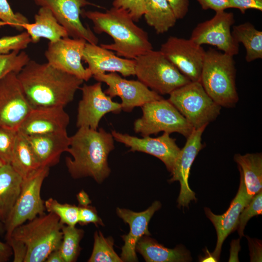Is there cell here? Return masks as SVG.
<instances>
[{
	"label": "cell",
	"instance_id": "6da1fadb",
	"mask_svg": "<svg viewBox=\"0 0 262 262\" xmlns=\"http://www.w3.org/2000/svg\"><path fill=\"white\" fill-rule=\"evenodd\" d=\"M22 90L34 107L62 106L73 101L84 81L48 63L30 60L17 74Z\"/></svg>",
	"mask_w": 262,
	"mask_h": 262
},
{
	"label": "cell",
	"instance_id": "7a4b0ae2",
	"mask_svg": "<svg viewBox=\"0 0 262 262\" xmlns=\"http://www.w3.org/2000/svg\"><path fill=\"white\" fill-rule=\"evenodd\" d=\"M111 133L102 128L94 130L80 127L70 137L66 164L70 176L74 179L90 177L100 183L110 174L108 158L115 149Z\"/></svg>",
	"mask_w": 262,
	"mask_h": 262
},
{
	"label": "cell",
	"instance_id": "3957f363",
	"mask_svg": "<svg viewBox=\"0 0 262 262\" xmlns=\"http://www.w3.org/2000/svg\"><path fill=\"white\" fill-rule=\"evenodd\" d=\"M82 13L92 22L95 33H106L113 39V43L100 46L115 51L119 57L135 59L153 49L147 33L135 24L127 10L113 6L105 12Z\"/></svg>",
	"mask_w": 262,
	"mask_h": 262
},
{
	"label": "cell",
	"instance_id": "277c9868",
	"mask_svg": "<svg viewBox=\"0 0 262 262\" xmlns=\"http://www.w3.org/2000/svg\"><path fill=\"white\" fill-rule=\"evenodd\" d=\"M233 56L210 48L206 51L200 82L221 107L233 108L238 101Z\"/></svg>",
	"mask_w": 262,
	"mask_h": 262
},
{
	"label": "cell",
	"instance_id": "5b68a950",
	"mask_svg": "<svg viewBox=\"0 0 262 262\" xmlns=\"http://www.w3.org/2000/svg\"><path fill=\"white\" fill-rule=\"evenodd\" d=\"M63 225L56 214L44 213L16 227L10 237L26 245L27 254L24 262H45L52 251L59 248Z\"/></svg>",
	"mask_w": 262,
	"mask_h": 262
},
{
	"label": "cell",
	"instance_id": "8992f818",
	"mask_svg": "<svg viewBox=\"0 0 262 262\" xmlns=\"http://www.w3.org/2000/svg\"><path fill=\"white\" fill-rule=\"evenodd\" d=\"M134 60L138 80L159 95L169 94L191 82L160 50H151Z\"/></svg>",
	"mask_w": 262,
	"mask_h": 262
},
{
	"label": "cell",
	"instance_id": "52a82bcc",
	"mask_svg": "<svg viewBox=\"0 0 262 262\" xmlns=\"http://www.w3.org/2000/svg\"><path fill=\"white\" fill-rule=\"evenodd\" d=\"M168 100L194 129L207 126L220 114L221 107L208 95L200 82H190L174 90Z\"/></svg>",
	"mask_w": 262,
	"mask_h": 262
},
{
	"label": "cell",
	"instance_id": "ba28073f",
	"mask_svg": "<svg viewBox=\"0 0 262 262\" xmlns=\"http://www.w3.org/2000/svg\"><path fill=\"white\" fill-rule=\"evenodd\" d=\"M141 108L142 116L134 121L133 130L143 137L163 131L169 134L177 132L187 138L194 130L168 99L152 101Z\"/></svg>",
	"mask_w": 262,
	"mask_h": 262
},
{
	"label": "cell",
	"instance_id": "9c48e42d",
	"mask_svg": "<svg viewBox=\"0 0 262 262\" xmlns=\"http://www.w3.org/2000/svg\"><path fill=\"white\" fill-rule=\"evenodd\" d=\"M49 170V167H41L23 179L20 194L8 218L4 223L6 239L16 227L45 213V201L42 199L40 193Z\"/></svg>",
	"mask_w": 262,
	"mask_h": 262
},
{
	"label": "cell",
	"instance_id": "30bf717a",
	"mask_svg": "<svg viewBox=\"0 0 262 262\" xmlns=\"http://www.w3.org/2000/svg\"><path fill=\"white\" fill-rule=\"evenodd\" d=\"M234 23L233 13L216 12L212 18L196 25L190 39L200 46H215L222 52L234 56L239 51V44L231 34V28Z\"/></svg>",
	"mask_w": 262,
	"mask_h": 262
},
{
	"label": "cell",
	"instance_id": "8fae6325",
	"mask_svg": "<svg viewBox=\"0 0 262 262\" xmlns=\"http://www.w3.org/2000/svg\"><path fill=\"white\" fill-rule=\"evenodd\" d=\"M165 57L191 82H200L206 51L189 39L170 36L161 46Z\"/></svg>",
	"mask_w": 262,
	"mask_h": 262
},
{
	"label": "cell",
	"instance_id": "7c38bea8",
	"mask_svg": "<svg viewBox=\"0 0 262 262\" xmlns=\"http://www.w3.org/2000/svg\"><path fill=\"white\" fill-rule=\"evenodd\" d=\"M86 41L69 36L54 42H49L45 56L49 64L53 67L88 81L92 75L82 63Z\"/></svg>",
	"mask_w": 262,
	"mask_h": 262
},
{
	"label": "cell",
	"instance_id": "4fadbf2b",
	"mask_svg": "<svg viewBox=\"0 0 262 262\" xmlns=\"http://www.w3.org/2000/svg\"><path fill=\"white\" fill-rule=\"evenodd\" d=\"M33 107L28 100L16 73L0 80V125L18 130Z\"/></svg>",
	"mask_w": 262,
	"mask_h": 262
},
{
	"label": "cell",
	"instance_id": "5bb4252c",
	"mask_svg": "<svg viewBox=\"0 0 262 262\" xmlns=\"http://www.w3.org/2000/svg\"><path fill=\"white\" fill-rule=\"evenodd\" d=\"M99 82L108 86L105 93L112 98L118 97L121 99L122 110L131 112L136 107L163 98L155 91L150 89L139 80H128L116 72L99 74L93 76Z\"/></svg>",
	"mask_w": 262,
	"mask_h": 262
},
{
	"label": "cell",
	"instance_id": "9a60e30c",
	"mask_svg": "<svg viewBox=\"0 0 262 262\" xmlns=\"http://www.w3.org/2000/svg\"><path fill=\"white\" fill-rule=\"evenodd\" d=\"M82 98L79 102L76 126L97 130L102 117L107 113L118 114L122 111L121 103L114 101L102 89L101 82L91 85L85 83L80 88Z\"/></svg>",
	"mask_w": 262,
	"mask_h": 262
},
{
	"label": "cell",
	"instance_id": "2e32d148",
	"mask_svg": "<svg viewBox=\"0 0 262 262\" xmlns=\"http://www.w3.org/2000/svg\"><path fill=\"white\" fill-rule=\"evenodd\" d=\"M41 7H47L52 12L58 22L66 30L68 36L81 38L87 42L98 44V39L89 27L82 23V8L95 4L86 0H33Z\"/></svg>",
	"mask_w": 262,
	"mask_h": 262
},
{
	"label": "cell",
	"instance_id": "e0dca14e",
	"mask_svg": "<svg viewBox=\"0 0 262 262\" xmlns=\"http://www.w3.org/2000/svg\"><path fill=\"white\" fill-rule=\"evenodd\" d=\"M111 134L115 141L130 147V151L142 152L155 156L163 162L169 172H172L180 149L176 139L171 137L169 133L164 132L157 137L147 136L142 138L115 131H112Z\"/></svg>",
	"mask_w": 262,
	"mask_h": 262
},
{
	"label": "cell",
	"instance_id": "ac0fdd59",
	"mask_svg": "<svg viewBox=\"0 0 262 262\" xmlns=\"http://www.w3.org/2000/svg\"><path fill=\"white\" fill-rule=\"evenodd\" d=\"M207 126L198 129H194L186 142L180 149L175 162L170 182L179 181L180 185L178 198V206L187 207L189 203L196 200L195 193L190 188L188 179L191 166L199 152L204 145L202 143V135Z\"/></svg>",
	"mask_w": 262,
	"mask_h": 262
},
{
	"label": "cell",
	"instance_id": "d6986e66",
	"mask_svg": "<svg viewBox=\"0 0 262 262\" xmlns=\"http://www.w3.org/2000/svg\"><path fill=\"white\" fill-rule=\"evenodd\" d=\"M161 207L160 202L155 201L148 209L141 212L117 208L118 216L130 226L129 233L122 236L124 244L121 249L120 258L123 262L137 261L136 244L142 237L150 235L148 229L149 222L155 212Z\"/></svg>",
	"mask_w": 262,
	"mask_h": 262
},
{
	"label": "cell",
	"instance_id": "ffe728a7",
	"mask_svg": "<svg viewBox=\"0 0 262 262\" xmlns=\"http://www.w3.org/2000/svg\"><path fill=\"white\" fill-rule=\"evenodd\" d=\"M69 120L64 107H34L17 131L24 135H31L66 131Z\"/></svg>",
	"mask_w": 262,
	"mask_h": 262
},
{
	"label": "cell",
	"instance_id": "44dd1931",
	"mask_svg": "<svg viewBox=\"0 0 262 262\" xmlns=\"http://www.w3.org/2000/svg\"><path fill=\"white\" fill-rule=\"evenodd\" d=\"M239 171L240 183L239 189L228 210L223 214L216 215L213 213L209 208H204L207 217L212 222L216 231L217 243L213 253V256L216 260H218L220 257L224 240L236 229L241 212L252 199L247 193L243 174L240 170Z\"/></svg>",
	"mask_w": 262,
	"mask_h": 262
},
{
	"label": "cell",
	"instance_id": "7402d4cb",
	"mask_svg": "<svg viewBox=\"0 0 262 262\" xmlns=\"http://www.w3.org/2000/svg\"><path fill=\"white\" fill-rule=\"evenodd\" d=\"M82 60L88 64L92 77L105 72L119 73L124 77L135 75L134 59L117 56L98 44L86 43Z\"/></svg>",
	"mask_w": 262,
	"mask_h": 262
},
{
	"label": "cell",
	"instance_id": "603a6c76",
	"mask_svg": "<svg viewBox=\"0 0 262 262\" xmlns=\"http://www.w3.org/2000/svg\"><path fill=\"white\" fill-rule=\"evenodd\" d=\"M24 136L41 167L50 168L57 164L62 154L67 152L69 147L70 137L66 130Z\"/></svg>",
	"mask_w": 262,
	"mask_h": 262
},
{
	"label": "cell",
	"instance_id": "cb8c5ba5",
	"mask_svg": "<svg viewBox=\"0 0 262 262\" xmlns=\"http://www.w3.org/2000/svg\"><path fill=\"white\" fill-rule=\"evenodd\" d=\"M31 39L36 43L40 38H44L49 42H54L68 36L65 28L57 21L51 11L47 7H41L34 16V22L22 25Z\"/></svg>",
	"mask_w": 262,
	"mask_h": 262
},
{
	"label": "cell",
	"instance_id": "d4e9b609",
	"mask_svg": "<svg viewBox=\"0 0 262 262\" xmlns=\"http://www.w3.org/2000/svg\"><path fill=\"white\" fill-rule=\"evenodd\" d=\"M23 179L10 164L0 169V221L8 218L20 194Z\"/></svg>",
	"mask_w": 262,
	"mask_h": 262
},
{
	"label": "cell",
	"instance_id": "484cf974",
	"mask_svg": "<svg viewBox=\"0 0 262 262\" xmlns=\"http://www.w3.org/2000/svg\"><path fill=\"white\" fill-rule=\"evenodd\" d=\"M147 262H183L190 260L189 253L181 247L170 249L159 244L149 236L142 237L136 245V251Z\"/></svg>",
	"mask_w": 262,
	"mask_h": 262
},
{
	"label": "cell",
	"instance_id": "4316f807",
	"mask_svg": "<svg viewBox=\"0 0 262 262\" xmlns=\"http://www.w3.org/2000/svg\"><path fill=\"white\" fill-rule=\"evenodd\" d=\"M234 160L243 175L248 195L252 198L262 190V155L260 153L236 154Z\"/></svg>",
	"mask_w": 262,
	"mask_h": 262
},
{
	"label": "cell",
	"instance_id": "83f0119b",
	"mask_svg": "<svg viewBox=\"0 0 262 262\" xmlns=\"http://www.w3.org/2000/svg\"><path fill=\"white\" fill-rule=\"evenodd\" d=\"M146 23L163 34L175 26L177 19L166 0H144Z\"/></svg>",
	"mask_w": 262,
	"mask_h": 262
},
{
	"label": "cell",
	"instance_id": "f1b7e54d",
	"mask_svg": "<svg viewBox=\"0 0 262 262\" xmlns=\"http://www.w3.org/2000/svg\"><path fill=\"white\" fill-rule=\"evenodd\" d=\"M10 164L23 179L41 167L26 137L18 131Z\"/></svg>",
	"mask_w": 262,
	"mask_h": 262
},
{
	"label": "cell",
	"instance_id": "f546056e",
	"mask_svg": "<svg viewBox=\"0 0 262 262\" xmlns=\"http://www.w3.org/2000/svg\"><path fill=\"white\" fill-rule=\"evenodd\" d=\"M231 34L246 50V60L251 62L262 58V32L249 22L233 26Z\"/></svg>",
	"mask_w": 262,
	"mask_h": 262
},
{
	"label": "cell",
	"instance_id": "4dcf8cb0",
	"mask_svg": "<svg viewBox=\"0 0 262 262\" xmlns=\"http://www.w3.org/2000/svg\"><path fill=\"white\" fill-rule=\"evenodd\" d=\"M62 231L63 237L59 249L64 262H75L81 250L80 243L84 231L75 226L63 225Z\"/></svg>",
	"mask_w": 262,
	"mask_h": 262
},
{
	"label": "cell",
	"instance_id": "1f68e13d",
	"mask_svg": "<svg viewBox=\"0 0 262 262\" xmlns=\"http://www.w3.org/2000/svg\"><path fill=\"white\" fill-rule=\"evenodd\" d=\"M94 243L89 262H122L115 251L114 240L111 237L105 238L100 231L94 233Z\"/></svg>",
	"mask_w": 262,
	"mask_h": 262
},
{
	"label": "cell",
	"instance_id": "d6a6232c",
	"mask_svg": "<svg viewBox=\"0 0 262 262\" xmlns=\"http://www.w3.org/2000/svg\"><path fill=\"white\" fill-rule=\"evenodd\" d=\"M44 205L46 210L56 214L63 225L74 227L78 223L79 206L62 204L52 198L46 200Z\"/></svg>",
	"mask_w": 262,
	"mask_h": 262
},
{
	"label": "cell",
	"instance_id": "836d02e7",
	"mask_svg": "<svg viewBox=\"0 0 262 262\" xmlns=\"http://www.w3.org/2000/svg\"><path fill=\"white\" fill-rule=\"evenodd\" d=\"M30 60L29 56L21 50L0 55V80L10 72L18 73Z\"/></svg>",
	"mask_w": 262,
	"mask_h": 262
},
{
	"label": "cell",
	"instance_id": "e575fe53",
	"mask_svg": "<svg viewBox=\"0 0 262 262\" xmlns=\"http://www.w3.org/2000/svg\"><path fill=\"white\" fill-rule=\"evenodd\" d=\"M262 213V191L256 194L251 199L248 204L241 212L236 229L242 238L244 231L248 220L252 217Z\"/></svg>",
	"mask_w": 262,
	"mask_h": 262
},
{
	"label": "cell",
	"instance_id": "d590c367",
	"mask_svg": "<svg viewBox=\"0 0 262 262\" xmlns=\"http://www.w3.org/2000/svg\"><path fill=\"white\" fill-rule=\"evenodd\" d=\"M17 130L0 125V160L10 164Z\"/></svg>",
	"mask_w": 262,
	"mask_h": 262
},
{
	"label": "cell",
	"instance_id": "8d00e7d4",
	"mask_svg": "<svg viewBox=\"0 0 262 262\" xmlns=\"http://www.w3.org/2000/svg\"><path fill=\"white\" fill-rule=\"evenodd\" d=\"M31 42L30 36L26 32L16 35L2 37L0 38V55L24 49Z\"/></svg>",
	"mask_w": 262,
	"mask_h": 262
},
{
	"label": "cell",
	"instance_id": "74e56055",
	"mask_svg": "<svg viewBox=\"0 0 262 262\" xmlns=\"http://www.w3.org/2000/svg\"><path fill=\"white\" fill-rule=\"evenodd\" d=\"M0 20L19 31L22 30L23 24L29 22L21 14L15 13L7 0H0Z\"/></svg>",
	"mask_w": 262,
	"mask_h": 262
},
{
	"label": "cell",
	"instance_id": "f35d334b",
	"mask_svg": "<svg viewBox=\"0 0 262 262\" xmlns=\"http://www.w3.org/2000/svg\"><path fill=\"white\" fill-rule=\"evenodd\" d=\"M112 5L127 10L134 22H138L144 14V0H114Z\"/></svg>",
	"mask_w": 262,
	"mask_h": 262
},
{
	"label": "cell",
	"instance_id": "ab89813d",
	"mask_svg": "<svg viewBox=\"0 0 262 262\" xmlns=\"http://www.w3.org/2000/svg\"><path fill=\"white\" fill-rule=\"evenodd\" d=\"M78 223L82 226L93 223L96 226H104L101 218L98 216L95 207L88 205L87 206H79Z\"/></svg>",
	"mask_w": 262,
	"mask_h": 262
},
{
	"label": "cell",
	"instance_id": "60d3db41",
	"mask_svg": "<svg viewBox=\"0 0 262 262\" xmlns=\"http://www.w3.org/2000/svg\"><path fill=\"white\" fill-rule=\"evenodd\" d=\"M6 240L13 251V262H24L27 254L26 245L22 242L12 237H9Z\"/></svg>",
	"mask_w": 262,
	"mask_h": 262
},
{
	"label": "cell",
	"instance_id": "b9f144b4",
	"mask_svg": "<svg viewBox=\"0 0 262 262\" xmlns=\"http://www.w3.org/2000/svg\"><path fill=\"white\" fill-rule=\"evenodd\" d=\"M230 8H236L244 14L248 9L262 11V0H229Z\"/></svg>",
	"mask_w": 262,
	"mask_h": 262
},
{
	"label": "cell",
	"instance_id": "7bdbcfd3",
	"mask_svg": "<svg viewBox=\"0 0 262 262\" xmlns=\"http://www.w3.org/2000/svg\"><path fill=\"white\" fill-rule=\"evenodd\" d=\"M173 11L176 18H183L187 15L189 5V0H166Z\"/></svg>",
	"mask_w": 262,
	"mask_h": 262
},
{
	"label": "cell",
	"instance_id": "ee69618b",
	"mask_svg": "<svg viewBox=\"0 0 262 262\" xmlns=\"http://www.w3.org/2000/svg\"><path fill=\"white\" fill-rule=\"evenodd\" d=\"M203 10L211 9L216 12L229 8V0H196Z\"/></svg>",
	"mask_w": 262,
	"mask_h": 262
},
{
	"label": "cell",
	"instance_id": "f6af8a7d",
	"mask_svg": "<svg viewBox=\"0 0 262 262\" xmlns=\"http://www.w3.org/2000/svg\"><path fill=\"white\" fill-rule=\"evenodd\" d=\"M12 255V248L8 244L0 241V262L8 261Z\"/></svg>",
	"mask_w": 262,
	"mask_h": 262
},
{
	"label": "cell",
	"instance_id": "bcb514c9",
	"mask_svg": "<svg viewBox=\"0 0 262 262\" xmlns=\"http://www.w3.org/2000/svg\"><path fill=\"white\" fill-rule=\"evenodd\" d=\"M240 249L239 240H232L231 244L229 262H238V253Z\"/></svg>",
	"mask_w": 262,
	"mask_h": 262
},
{
	"label": "cell",
	"instance_id": "7dc6e473",
	"mask_svg": "<svg viewBox=\"0 0 262 262\" xmlns=\"http://www.w3.org/2000/svg\"><path fill=\"white\" fill-rule=\"evenodd\" d=\"M77 198L79 206H87L91 203L88 195L83 190H82L77 195Z\"/></svg>",
	"mask_w": 262,
	"mask_h": 262
},
{
	"label": "cell",
	"instance_id": "c3c4849f",
	"mask_svg": "<svg viewBox=\"0 0 262 262\" xmlns=\"http://www.w3.org/2000/svg\"><path fill=\"white\" fill-rule=\"evenodd\" d=\"M46 262H64L61 253L59 249L52 251L48 256Z\"/></svg>",
	"mask_w": 262,
	"mask_h": 262
},
{
	"label": "cell",
	"instance_id": "681fc988",
	"mask_svg": "<svg viewBox=\"0 0 262 262\" xmlns=\"http://www.w3.org/2000/svg\"><path fill=\"white\" fill-rule=\"evenodd\" d=\"M5 231L4 224L0 221V234H2Z\"/></svg>",
	"mask_w": 262,
	"mask_h": 262
},
{
	"label": "cell",
	"instance_id": "f907efd6",
	"mask_svg": "<svg viewBox=\"0 0 262 262\" xmlns=\"http://www.w3.org/2000/svg\"><path fill=\"white\" fill-rule=\"evenodd\" d=\"M4 164H3V163L1 162V161L0 160V169L1 168V167L2 166V165H3Z\"/></svg>",
	"mask_w": 262,
	"mask_h": 262
}]
</instances>
